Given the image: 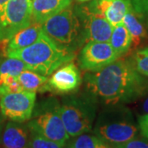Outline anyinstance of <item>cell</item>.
<instances>
[{"instance_id": "6da1fadb", "label": "cell", "mask_w": 148, "mask_h": 148, "mask_svg": "<svg viewBox=\"0 0 148 148\" xmlns=\"http://www.w3.org/2000/svg\"><path fill=\"white\" fill-rule=\"evenodd\" d=\"M85 88L105 106L137 101L148 90V80L134 69L130 59L115 60L84 76Z\"/></svg>"}, {"instance_id": "7a4b0ae2", "label": "cell", "mask_w": 148, "mask_h": 148, "mask_svg": "<svg viewBox=\"0 0 148 148\" xmlns=\"http://www.w3.org/2000/svg\"><path fill=\"white\" fill-rule=\"evenodd\" d=\"M6 55L20 59L27 64L29 70L46 77L75 58L74 51L56 42L45 32L32 45L7 51Z\"/></svg>"}, {"instance_id": "3957f363", "label": "cell", "mask_w": 148, "mask_h": 148, "mask_svg": "<svg viewBox=\"0 0 148 148\" xmlns=\"http://www.w3.org/2000/svg\"><path fill=\"white\" fill-rule=\"evenodd\" d=\"M138 124L131 110L123 105L106 106L96 116L93 132L112 147L138 137Z\"/></svg>"}, {"instance_id": "277c9868", "label": "cell", "mask_w": 148, "mask_h": 148, "mask_svg": "<svg viewBox=\"0 0 148 148\" xmlns=\"http://www.w3.org/2000/svg\"><path fill=\"white\" fill-rule=\"evenodd\" d=\"M97 109L98 101L87 91L64 97L59 104V113L70 138L92 130Z\"/></svg>"}, {"instance_id": "5b68a950", "label": "cell", "mask_w": 148, "mask_h": 148, "mask_svg": "<svg viewBox=\"0 0 148 148\" xmlns=\"http://www.w3.org/2000/svg\"><path fill=\"white\" fill-rule=\"evenodd\" d=\"M30 131L48 140L66 145L70 138L59 113V103L55 99L44 101L36 106L27 123Z\"/></svg>"}, {"instance_id": "8992f818", "label": "cell", "mask_w": 148, "mask_h": 148, "mask_svg": "<svg viewBox=\"0 0 148 148\" xmlns=\"http://www.w3.org/2000/svg\"><path fill=\"white\" fill-rule=\"evenodd\" d=\"M41 26L48 36L73 51L85 42L81 21L70 7L49 17Z\"/></svg>"}, {"instance_id": "52a82bcc", "label": "cell", "mask_w": 148, "mask_h": 148, "mask_svg": "<svg viewBox=\"0 0 148 148\" xmlns=\"http://www.w3.org/2000/svg\"><path fill=\"white\" fill-rule=\"evenodd\" d=\"M32 22V0H10L0 15V41H8Z\"/></svg>"}, {"instance_id": "ba28073f", "label": "cell", "mask_w": 148, "mask_h": 148, "mask_svg": "<svg viewBox=\"0 0 148 148\" xmlns=\"http://www.w3.org/2000/svg\"><path fill=\"white\" fill-rule=\"evenodd\" d=\"M36 92L21 90L0 96V112L2 116L10 121L24 123L29 121L35 109Z\"/></svg>"}, {"instance_id": "9c48e42d", "label": "cell", "mask_w": 148, "mask_h": 148, "mask_svg": "<svg viewBox=\"0 0 148 148\" xmlns=\"http://www.w3.org/2000/svg\"><path fill=\"white\" fill-rule=\"evenodd\" d=\"M81 21L86 42H109L113 26L95 8L93 1L89 5L81 7L76 12Z\"/></svg>"}, {"instance_id": "30bf717a", "label": "cell", "mask_w": 148, "mask_h": 148, "mask_svg": "<svg viewBox=\"0 0 148 148\" xmlns=\"http://www.w3.org/2000/svg\"><path fill=\"white\" fill-rule=\"evenodd\" d=\"M119 58L109 42L88 41L78 57L80 68L88 72L99 71Z\"/></svg>"}, {"instance_id": "8fae6325", "label": "cell", "mask_w": 148, "mask_h": 148, "mask_svg": "<svg viewBox=\"0 0 148 148\" xmlns=\"http://www.w3.org/2000/svg\"><path fill=\"white\" fill-rule=\"evenodd\" d=\"M48 79L46 91L59 94H69L78 89L82 77L78 68L73 63H68L54 71Z\"/></svg>"}, {"instance_id": "7c38bea8", "label": "cell", "mask_w": 148, "mask_h": 148, "mask_svg": "<svg viewBox=\"0 0 148 148\" xmlns=\"http://www.w3.org/2000/svg\"><path fill=\"white\" fill-rule=\"evenodd\" d=\"M93 3L113 27L122 23L126 13L132 8L130 0H94Z\"/></svg>"}, {"instance_id": "4fadbf2b", "label": "cell", "mask_w": 148, "mask_h": 148, "mask_svg": "<svg viewBox=\"0 0 148 148\" xmlns=\"http://www.w3.org/2000/svg\"><path fill=\"white\" fill-rule=\"evenodd\" d=\"M31 131L27 124L10 121L6 124L2 134L3 148H27Z\"/></svg>"}, {"instance_id": "5bb4252c", "label": "cell", "mask_w": 148, "mask_h": 148, "mask_svg": "<svg viewBox=\"0 0 148 148\" xmlns=\"http://www.w3.org/2000/svg\"><path fill=\"white\" fill-rule=\"evenodd\" d=\"M72 0H32L33 22L42 24L49 17L70 6Z\"/></svg>"}, {"instance_id": "9a60e30c", "label": "cell", "mask_w": 148, "mask_h": 148, "mask_svg": "<svg viewBox=\"0 0 148 148\" xmlns=\"http://www.w3.org/2000/svg\"><path fill=\"white\" fill-rule=\"evenodd\" d=\"M43 32L42 26L40 23L32 22L29 27L17 32L8 40L7 51L18 50L32 45L40 38Z\"/></svg>"}, {"instance_id": "2e32d148", "label": "cell", "mask_w": 148, "mask_h": 148, "mask_svg": "<svg viewBox=\"0 0 148 148\" xmlns=\"http://www.w3.org/2000/svg\"><path fill=\"white\" fill-rule=\"evenodd\" d=\"M109 43L119 58L127 53L132 48V36L123 22L113 27Z\"/></svg>"}, {"instance_id": "e0dca14e", "label": "cell", "mask_w": 148, "mask_h": 148, "mask_svg": "<svg viewBox=\"0 0 148 148\" xmlns=\"http://www.w3.org/2000/svg\"><path fill=\"white\" fill-rule=\"evenodd\" d=\"M123 23L132 36V47L133 49H137L147 39L146 28L135 15L133 8L126 13L123 19Z\"/></svg>"}, {"instance_id": "ac0fdd59", "label": "cell", "mask_w": 148, "mask_h": 148, "mask_svg": "<svg viewBox=\"0 0 148 148\" xmlns=\"http://www.w3.org/2000/svg\"><path fill=\"white\" fill-rule=\"evenodd\" d=\"M48 78L46 76L36 73L32 70H25L18 75L17 80L22 89L28 91H46Z\"/></svg>"}, {"instance_id": "d6986e66", "label": "cell", "mask_w": 148, "mask_h": 148, "mask_svg": "<svg viewBox=\"0 0 148 148\" xmlns=\"http://www.w3.org/2000/svg\"><path fill=\"white\" fill-rule=\"evenodd\" d=\"M64 148H113L95 134L89 132L74 137Z\"/></svg>"}, {"instance_id": "ffe728a7", "label": "cell", "mask_w": 148, "mask_h": 148, "mask_svg": "<svg viewBox=\"0 0 148 148\" xmlns=\"http://www.w3.org/2000/svg\"><path fill=\"white\" fill-rule=\"evenodd\" d=\"M29 69L23 61L18 58H8L0 64V76L18 77L21 72Z\"/></svg>"}, {"instance_id": "44dd1931", "label": "cell", "mask_w": 148, "mask_h": 148, "mask_svg": "<svg viewBox=\"0 0 148 148\" xmlns=\"http://www.w3.org/2000/svg\"><path fill=\"white\" fill-rule=\"evenodd\" d=\"M130 61L139 73L148 77V47L136 50Z\"/></svg>"}, {"instance_id": "7402d4cb", "label": "cell", "mask_w": 148, "mask_h": 148, "mask_svg": "<svg viewBox=\"0 0 148 148\" xmlns=\"http://www.w3.org/2000/svg\"><path fill=\"white\" fill-rule=\"evenodd\" d=\"M27 148H64V145L48 140L36 132L31 131V137Z\"/></svg>"}, {"instance_id": "603a6c76", "label": "cell", "mask_w": 148, "mask_h": 148, "mask_svg": "<svg viewBox=\"0 0 148 148\" xmlns=\"http://www.w3.org/2000/svg\"><path fill=\"white\" fill-rule=\"evenodd\" d=\"M113 148H148V138H133L127 143Z\"/></svg>"}, {"instance_id": "cb8c5ba5", "label": "cell", "mask_w": 148, "mask_h": 148, "mask_svg": "<svg viewBox=\"0 0 148 148\" xmlns=\"http://www.w3.org/2000/svg\"><path fill=\"white\" fill-rule=\"evenodd\" d=\"M132 8L138 14L148 15V0H130Z\"/></svg>"}, {"instance_id": "d4e9b609", "label": "cell", "mask_w": 148, "mask_h": 148, "mask_svg": "<svg viewBox=\"0 0 148 148\" xmlns=\"http://www.w3.org/2000/svg\"><path fill=\"white\" fill-rule=\"evenodd\" d=\"M138 111L140 115L148 114V90L138 100Z\"/></svg>"}, {"instance_id": "484cf974", "label": "cell", "mask_w": 148, "mask_h": 148, "mask_svg": "<svg viewBox=\"0 0 148 148\" xmlns=\"http://www.w3.org/2000/svg\"><path fill=\"white\" fill-rule=\"evenodd\" d=\"M138 124L141 134L144 138H148V114L140 115L138 117Z\"/></svg>"}, {"instance_id": "4316f807", "label": "cell", "mask_w": 148, "mask_h": 148, "mask_svg": "<svg viewBox=\"0 0 148 148\" xmlns=\"http://www.w3.org/2000/svg\"><path fill=\"white\" fill-rule=\"evenodd\" d=\"M10 0H0V15L2 14L3 11L4 10L6 5L8 4V3L9 2Z\"/></svg>"}, {"instance_id": "83f0119b", "label": "cell", "mask_w": 148, "mask_h": 148, "mask_svg": "<svg viewBox=\"0 0 148 148\" xmlns=\"http://www.w3.org/2000/svg\"><path fill=\"white\" fill-rule=\"evenodd\" d=\"M2 130H3V121H2V119H0V140H1V138H2Z\"/></svg>"}, {"instance_id": "f1b7e54d", "label": "cell", "mask_w": 148, "mask_h": 148, "mask_svg": "<svg viewBox=\"0 0 148 148\" xmlns=\"http://www.w3.org/2000/svg\"><path fill=\"white\" fill-rule=\"evenodd\" d=\"M79 2H86V1H89V0H78Z\"/></svg>"}]
</instances>
